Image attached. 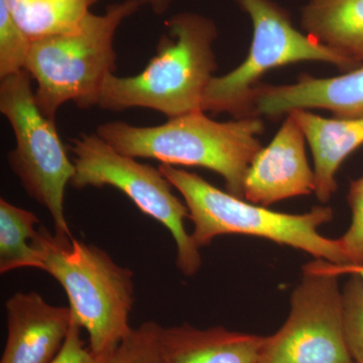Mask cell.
<instances>
[{"label": "cell", "mask_w": 363, "mask_h": 363, "mask_svg": "<svg viewBox=\"0 0 363 363\" xmlns=\"http://www.w3.org/2000/svg\"><path fill=\"white\" fill-rule=\"evenodd\" d=\"M306 33L357 67L363 65V0H310Z\"/></svg>", "instance_id": "cell-15"}, {"label": "cell", "mask_w": 363, "mask_h": 363, "mask_svg": "<svg viewBox=\"0 0 363 363\" xmlns=\"http://www.w3.org/2000/svg\"><path fill=\"white\" fill-rule=\"evenodd\" d=\"M162 326L154 321L140 324L114 350L112 363H166L161 346Z\"/></svg>", "instance_id": "cell-19"}, {"label": "cell", "mask_w": 363, "mask_h": 363, "mask_svg": "<svg viewBox=\"0 0 363 363\" xmlns=\"http://www.w3.org/2000/svg\"><path fill=\"white\" fill-rule=\"evenodd\" d=\"M304 133L314 159L315 195L320 202L330 201L337 190V174L341 164L363 145V117L325 118L305 109L291 111Z\"/></svg>", "instance_id": "cell-14"}, {"label": "cell", "mask_w": 363, "mask_h": 363, "mask_svg": "<svg viewBox=\"0 0 363 363\" xmlns=\"http://www.w3.org/2000/svg\"><path fill=\"white\" fill-rule=\"evenodd\" d=\"M7 339L0 363H51L70 331V307L49 304L37 292L16 293L6 303Z\"/></svg>", "instance_id": "cell-11"}, {"label": "cell", "mask_w": 363, "mask_h": 363, "mask_svg": "<svg viewBox=\"0 0 363 363\" xmlns=\"http://www.w3.org/2000/svg\"><path fill=\"white\" fill-rule=\"evenodd\" d=\"M266 339L224 327L198 329L183 324L161 330L166 363H259Z\"/></svg>", "instance_id": "cell-13"}, {"label": "cell", "mask_w": 363, "mask_h": 363, "mask_svg": "<svg viewBox=\"0 0 363 363\" xmlns=\"http://www.w3.org/2000/svg\"><path fill=\"white\" fill-rule=\"evenodd\" d=\"M140 6L124 0L90 13L75 32L33 40L25 70L37 82L35 100L55 121L60 107L73 101L83 109L98 105L106 78L116 71L114 37Z\"/></svg>", "instance_id": "cell-5"}, {"label": "cell", "mask_w": 363, "mask_h": 363, "mask_svg": "<svg viewBox=\"0 0 363 363\" xmlns=\"http://www.w3.org/2000/svg\"><path fill=\"white\" fill-rule=\"evenodd\" d=\"M33 247L42 255L43 271L65 290L74 319L89 336L91 350L113 352L133 329V271L117 264L96 245L60 238L43 226Z\"/></svg>", "instance_id": "cell-3"}, {"label": "cell", "mask_w": 363, "mask_h": 363, "mask_svg": "<svg viewBox=\"0 0 363 363\" xmlns=\"http://www.w3.org/2000/svg\"><path fill=\"white\" fill-rule=\"evenodd\" d=\"M98 0H4L30 40L77 30Z\"/></svg>", "instance_id": "cell-16"}, {"label": "cell", "mask_w": 363, "mask_h": 363, "mask_svg": "<svg viewBox=\"0 0 363 363\" xmlns=\"http://www.w3.org/2000/svg\"><path fill=\"white\" fill-rule=\"evenodd\" d=\"M30 44L4 0H0V79L25 70Z\"/></svg>", "instance_id": "cell-18"}, {"label": "cell", "mask_w": 363, "mask_h": 363, "mask_svg": "<svg viewBox=\"0 0 363 363\" xmlns=\"http://www.w3.org/2000/svg\"><path fill=\"white\" fill-rule=\"evenodd\" d=\"M306 142L300 126L286 114L274 140L260 150L248 169L245 200L267 207L289 198L315 194V173L306 155Z\"/></svg>", "instance_id": "cell-10"}, {"label": "cell", "mask_w": 363, "mask_h": 363, "mask_svg": "<svg viewBox=\"0 0 363 363\" xmlns=\"http://www.w3.org/2000/svg\"><path fill=\"white\" fill-rule=\"evenodd\" d=\"M264 130L259 117L218 123L200 111L157 126L111 121L98 126L96 133L125 156L213 171L225 181L227 192L245 199V177L262 149L259 136Z\"/></svg>", "instance_id": "cell-1"}, {"label": "cell", "mask_w": 363, "mask_h": 363, "mask_svg": "<svg viewBox=\"0 0 363 363\" xmlns=\"http://www.w3.org/2000/svg\"><path fill=\"white\" fill-rule=\"evenodd\" d=\"M347 202L351 210L350 225L337 240L351 266H363V176L351 182Z\"/></svg>", "instance_id": "cell-21"}, {"label": "cell", "mask_w": 363, "mask_h": 363, "mask_svg": "<svg viewBox=\"0 0 363 363\" xmlns=\"http://www.w3.org/2000/svg\"><path fill=\"white\" fill-rule=\"evenodd\" d=\"M337 266L315 259L303 267L290 315L267 337L259 363H353L344 330Z\"/></svg>", "instance_id": "cell-9"}, {"label": "cell", "mask_w": 363, "mask_h": 363, "mask_svg": "<svg viewBox=\"0 0 363 363\" xmlns=\"http://www.w3.org/2000/svg\"><path fill=\"white\" fill-rule=\"evenodd\" d=\"M0 111L16 136V149L9 155L11 171L26 194L51 215L55 234L73 238L64 212V197L75 164L67 156L55 121L35 104L32 77L26 70L1 79Z\"/></svg>", "instance_id": "cell-6"}, {"label": "cell", "mask_w": 363, "mask_h": 363, "mask_svg": "<svg viewBox=\"0 0 363 363\" xmlns=\"http://www.w3.org/2000/svg\"><path fill=\"white\" fill-rule=\"evenodd\" d=\"M159 168L187 205L194 225L191 236L198 247L221 235L257 236L302 250L314 259L351 266L338 240L318 231L333 219L330 207L316 206L304 214L281 213L223 192L197 174L171 164H161Z\"/></svg>", "instance_id": "cell-4"}, {"label": "cell", "mask_w": 363, "mask_h": 363, "mask_svg": "<svg viewBox=\"0 0 363 363\" xmlns=\"http://www.w3.org/2000/svg\"><path fill=\"white\" fill-rule=\"evenodd\" d=\"M133 1L135 2L140 7H149L152 13L161 16V14L168 11L174 0H133Z\"/></svg>", "instance_id": "cell-23"}, {"label": "cell", "mask_w": 363, "mask_h": 363, "mask_svg": "<svg viewBox=\"0 0 363 363\" xmlns=\"http://www.w3.org/2000/svg\"><path fill=\"white\" fill-rule=\"evenodd\" d=\"M75 174L70 185L76 189H118L143 213L166 227L175 241L177 267L185 276H194L202 264L200 248L186 230L189 210L173 193V186L160 168L117 152L97 133L72 140Z\"/></svg>", "instance_id": "cell-7"}, {"label": "cell", "mask_w": 363, "mask_h": 363, "mask_svg": "<svg viewBox=\"0 0 363 363\" xmlns=\"http://www.w3.org/2000/svg\"><path fill=\"white\" fill-rule=\"evenodd\" d=\"M344 286V330L353 362L363 363V285L357 272Z\"/></svg>", "instance_id": "cell-20"}, {"label": "cell", "mask_w": 363, "mask_h": 363, "mask_svg": "<svg viewBox=\"0 0 363 363\" xmlns=\"http://www.w3.org/2000/svg\"><path fill=\"white\" fill-rule=\"evenodd\" d=\"M81 329L73 318L65 343L51 363H112L114 351L97 353L90 347H86L81 338Z\"/></svg>", "instance_id": "cell-22"}, {"label": "cell", "mask_w": 363, "mask_h": 363, "mask_svg": "<svg viewBox=\"0 0 363 363\" xmlns=\"http://www.w3.org/2000/svg\"><path fill=\"white\" fill-rule=\"evenodd\" d=\"M166 30L157 54L140 73L106 78L100 108H149L169 119L202 111L203 98L217 69L216 25L201 14L181 13L166 21Z\"/></svg>", "instance_id": "cell-2"}, {"label": "cell", "mask_w": 363, "mask_h": 363, "mask_svg": "<svg viewBox=\"0 0 363 363\" xmlns=\"http://www.w3.org/2000/svg\"><path fill=\"white\" fill-rule=\"evenodd\" d=\"M39 223L32 211L0 200V274L25 267L43 271L42 255L33 247Z\"/></svg>", "instance_id": "cell-17"}, {"label": "cell", "mask_w": 363, "mask_h": 363, "mask_svg": "<svg viewBox=\"0 0 363 363\" xmlns=\"http://www.w3.org/2000/svg\"><path fill=\"white\" fill-rule=\"evenodd\" d=\"M297 109H326L337 118L363 117V65L337 77L302 76L294 84L257 86L248 116H279Z\"/></svg>", "instance_id": "cell-12"}, {"label": "cell", "mask_w": 363, "mask_h": 363, "mask_svg": "<svg viewBox=\"0 0 363 363\" xmlns=\"http://www.w3.org/2000/svg\"><path fill=\"white\" fill-rule=\"evenodd\" d=\"M353 363H354V362H353Z\"/></svg>", "instance_id": "cell-25"}, {"label": "cell", "mask_w": 363, "mask_h": 363, "mask_svg": "<svg viewBox=\"0 0 363 363\" xmlns=\"http://www.w3.org/2000/svg\"><path fill=\"white\" fill-rule=\"evenodd\" d=\"M337 267L341 274L357 272L358 276L360 277L363 285V266H340V264H338Z\"/></svg>", "instance_id": "cell-24"}, {"label": "cell", "mask_w": 363, "mask_h": 363, "mask_svg": "<svg viewBox=\"0 0 363 363\" xmlns=\"http://www.w3.org/2000/svg\"><path fill=\"white\" fill-rule=\"evenodd\" d=\"M252 23V42L247 59L238 68L212 78L202 111L247 117L257 82L267 72L304 61L324 62L344 72L358 68L326 45L293 26L290 16L272 0H236Z\"/></svg>", "instance_id": "cell-8"}]
</instances>
